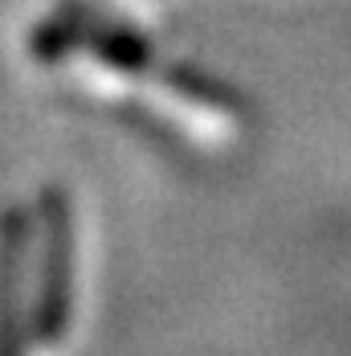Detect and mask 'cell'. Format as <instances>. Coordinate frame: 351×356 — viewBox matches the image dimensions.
<instances>
[{
  "label": "cell",
  "instance_id": "obj_1",
  "mask_svg": "<svg viewBox=\"0 0 351 356\" xmlns=\"http://www.w3.org/2000/svg\"><path fill=\"white\" fill-rule=\"evenodd\" d=\"M45 258H41V291H37V336L58 344L70 323V205L62 193H45Z\"/></svg>",
  "mask_w": 351,
  "mask_h": 356
},
{
  "label": "cell",
  "instance_id": "obj_2",
  "mask_svg": "<svg viewBox=\"0 0 351 356\" xmlns=\"http://www.w3.org/2000/svg\"><path fill=\"white\" fill-rule=\"evenodd\" d=\"M21 291H25V213L8 209L0 217V356H25Z\"/></svg>",
  "mask_w": 351,
  "mask_h": 356
}]
</instances>
